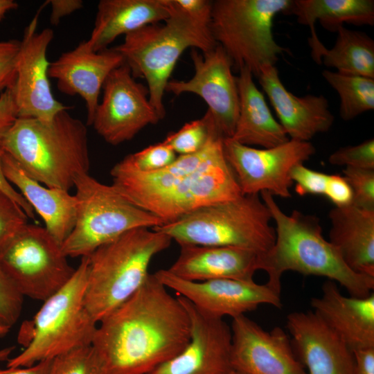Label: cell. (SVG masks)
Instances as JSON below:
<instances>
[{"mask_svg": "<svg viewBox=\"0 0 374 374\" xmlns=\"http://www.w3.org/2000/svg\"><path fill=\"white\" fill-rule=\"evenodd\" d=\"M291 0L213 1L210 30L217 44L239 71L247 67L258 76L261 67L275 65L287 49L274 38V19L285 14Z\"/></svg>", "mask_w": 374, "mask_h": 374, "instance_id": "9", "label": "cell"}, {"mask_svg": "<svg viewBox=\"0 0 374 374\" xmlns=\"http://www.w3.org/2000/svg\"><path fill=\"white\" fill-rule=\"evenodd\" d=\"M190 57L195 68L193 78L170 80L166 91L177 96L192 93L200 96L224 138H231L238 117L239 96L231 58L219 44L203 54L193 48Z\"/></svg>", "mask_w": 374, "mask_h": 374, "instance_id": "15", "label": "cell"}, {"mask_svg": "<svg viewBox=\"0 0 374 374\" xmlns=\"http://www.w3.org/2000/svg\"><path fill=\"white\" fill-rule=\"evenodd\" d=\"M174 10L199 24L210 27L213 1L167 0Z\"/></svg>", "mask_w": 374, "mask_h": 374, "instance_id": "40", "label": "cell"}, {"mask_svg": "<svg viewBox=\"0 0 374 374\" xmlns=\"http://www.w3.org/2000/svg\"><path fill=\"white\" fill-rule=\"evenodd\" d=\"M353 192L352 205L374 211V169L346 167L343 175Z\"/></svg>", "mask_w": 374, "mask_h": 374, "instance_id": "34", "label": "cell"}, {"mask_svg": "<svg viewBox=\"0 0 374 374\" xmlns=\"http://www.w3.org/2000/svg\"><path fill=\"white\" fill-rule=\"evenodd\" d=\"M329 175L310 169L300 163L290 172V177L296 183V191L300 195H324Z\"/></svg>", "mask_w": 374, "mask_h": 374, "instance_id": "38", "label": "cell"}, {"mask_svg": "<svg viewBox=\"0 0 374 374\" xmlns=\"http://www.w3.org/2000/svg\"><path fill=\"white\" fill-rule=\"evenodd\" d=\"M21 41H0V95L14 84Z\"/></svg>", "mask_w": 374, "mask_h": 374, "instance_id": "39", "label": "cell"}, {"mask_svg": "<svg viewBox=\"0 0 374 374\" xmlns=\"http://www.w3.org/2000/svg\"><path fill=\"white\" fill-rule=\"evenodd\" d=\"M287 328L307 374H355L353 352L313 311L289 314Z\"/></svg>", "mask_w": 374, "mask_h": 374, "instance_id": "20", "label": "cell"}, {"mask_svg": "<svg viewBox=\"0 0 374 374\" xmlns=\"http://www.w3.org/2000/svg\"><path fill=\"white\" fill-rule=\"evenodd\" d=\"M223 149L242 195L265 191L283 198L292 196V169L316 152L310 142L291 139L274 148H256L227 138Z\"/></svg>", "mask_w": 374, "mask_h": 374, "instance_id": "12", "label": "cell"}, {"mask_svg": "<svg viewBox=\"0 0 374 374\" xmlns=\"http://www.w3.org/2000/svg\"><path fill=\"white\" fill-rule=\"evenodd\" d=\"M257 77L290 139L310 142L331 128L335 116L323 95L293 94L281 82L275 65L262 66Z\"/></svg>", "mask_w": 374, "mask_h": 374, "instance_id": "21", "label": "cell"}, {"mask_svg": "<svg viewBox=\"0 0 374 374\" xmlns=\"http://www.w3.org/2000/svg\"><path fill=\"white\" fill-rule=\"evenodd\" d=\"M177 157V154L162 141L130 154L123 160L138 171L150 173L166 168Z\"/></svg>", "mask_w": 374, "mask_h": 374, "instance_id": "33", "label": "cell"}, {"mask_svg": "<svg viewBox=\"0 0 374 374\" xmlns=\"http://www.w3.org/2000/svg\"><path fill=\"white\" fill-rule=\"evenodd\" d=\"M24 297L0 266V326L10 329L20 317Z\"/></svg>", "mask_w": 374, "mask_h": 374, "instance_id": "36", "label": "cell"}, {"mask_svg": "<svg viewBox=\"0 0 374 374\" xmlns=\"http://www.w3.org/2000/svg\"><path fill=\"white\" fill-rule=\"evenodd\" d=\"M45 227L26 224L0 247V266L17 291L44 301L61 289L75 268Z\"/></svg>", "mask_w": 374, "mask_h": 374, "instance_id": "11", "label": "cell"}, {"mask_svg": "<svg viewBox=\"0 0 374 374\" xmlns=\"http://www.w3.org/2000/svg\"><path fill=\"white\" fill-rule=\"evenodd\" d=\"M47 3L51 6L50 21L56 26L60 19L73 12L80 10L83 6L81 0H51Z\"/></svg>", "mask_w": 374, "mask_h": 374, "instance_id": "43", "label": "cell"}, {"mask_svg": "<svg viewBox=\"0 0 374 374\" xmlns=\"http://www.w3.org/2000/svg\"><path fill=\"white\" fill-rule=\"evenodd\" d=\"M355 374H374V348L353 351Z\"/></svg>", "mask_w": 374, "mask_h": 374, "instance_id": "45", "label": "cell"}, {"mask_svg": "<svg viewBox=\"0 0 374 374\" xmlns=\"http://www.w3.org/2000/svg\"><path fill=\"white\" fill-rule=\"evenodd\" d=\"M170 16L165 0H101L87 41L93 51H103L118 36L165 21Z\"/></svg>", "mask_w": 374, "mask_h": 374, "instance_id": "26", "label": "cell"}, {"mask_svg": "<svg viewBox=\"0 0 374 374\" xmlns=\"http://www.w3.org/2000/svg\"><path fill=\"white\" fill-rule=\"evenodd\" d=\"M231 330L233 369L247 374H307L281 328L265 330L244 314L233 318Z\"/></svg>", "mask_w": 374, "mask_h": 374, "instance_id": "18", "label": "cell"}, {"mask_svg": "<svg viewBox=\"0 0 374 374\" xmlns=\"http://www.w3.org/2000/svg\"><path fill=\"white\" fill-rule=\"evenodd\" d=\"M329 242L354 271L374 277V211L352 204L329 213Z\"/></svg>", "mask_w": 374, "mask_h": 374, "instance_id": "25", "label": "cell"}, {"mask_svg": "<svg viewBox=\"0 0 374 374\" xmlns=\"http://www.w3.org/2000/svg\"><path fill=\"white\" fill-rule=\"evenodd\" d=\"M17 118L10 89L0 95V149L4 137Z\"/></svg>", "mask_w": 374, "mask_h": 374, "instance_id": "42", "label": "cell"}, {"mask_svg": "<svg viewBox=\"0 0 374 374\" xmlns=\"http://www.w3.org/2000/svg\"><path fill=\"white\" fill-rule=\"evenodd\" d=\"M51 374H105V371L103 362L91 345L53 358Z\"/></svg>", "mask_w": 374, "mask_h": 374, "instance_id": "32", "label": "cell"}, {"mask_svg": "<svg viewBox=\"0 0 374 374\" xmlns=\"http://www.w3.org/2000/svg\"><path fill=\"white\" fill-rule=\"evenodd\" d=\"M236 77L239 113L231 139L245 145L271 148L290 140L272 115L263 93L256 85L252 73L242 67Z\"/></svg>", "mask_w": 374, "mask_h": 374, "instance_id": "27", "label": "cell"}, {"mask_svg": "<svg viewBox=\"0 0 374 374\" xmlns=\"http://www.w3.org/2000/svg\"><path fill=\"white\" fill-rule=\"evenodd\" d=\"M172 239L151 228H136L97 248L87 257L84 305L98 323L133 295L149 275L152 258Z\"/></svg>", "mask_w": 374, "mask_h": 374, "instance_id": "5", "label": "cell"}, {"mask_svg": "<svg viewBox=\"0 0 374 374\" xmlns=\"http://www.w3.org/2000/svg\"><path fill=\"white\" fill-rule=\"evenodd\" d=\"M3 150L0 149V189L12 198L25 212L28 217L35 219V213L22 195L16 190L6 179L2 170L1 160Z\"/></svg>", "mask_w": 374, "mask_h": 374, "instance_id": "44", "label": "cell"}, {"mask_svg": "<svg viewBox=\"0 0 374 374\" xmlns=\"http://www.w3.org/2000/svg\"><path fill=\"white\" fill-rule=\"evenodd\" d=\"M14 350L15 346H8L0 349V362L8 361Z\"/></svg>", "mask_w": 374, "mask_h": 374, "instance_id": "48", "label": "cell"}, {"mask_svg": "<svg viewBox=\"0 0 374 374\" xmlns=\"http://www.w3.org/2000/svg\"><path fill=\"white\" fill-rule=\"evenodd\" d=\"M224 138L211 133L199 151L177 155L154 172L138 171L123 159L112 168V185L130 202L163 224L242 194L223 149Z\"/></svg>", "mask_w": 374, "mask_h": 374, "instance_id": "2", "label": "cell"}, {"mask_svg": "<svg viewBox=\"0 0 374 374\" xmlns=\"http://www.w3.org/2000/svg\"><path fill=\"white\" fill-rule=\"evenodd\" d=\"M87 266V257H82L71 279L21 325L18 341L24 349L7 361V367L29 366L91 345L98 323L84 302Z\"/></svg>", "mask_w": 374, "mask_h": 374, "instance_id": "6", "label": "cell"}, {"mask_svg": "<svg viewBox=\"0 0 374 374\" xmlns=\"http://www.w3.org/2000/svg\"><path fill=\"white\" fill-rule=\"evenodd\" d=\"M215 127H217L207 111L202 118L187 123L178 131L170 133L163 142L177 155L193 154L205 145Z\"/></svg>", "mask_w": 374, "mask_h": 374, "instance_id": "31", "label": "cell"}, {"mask_svg": "<svg viewBox=\"0 0 374 374\" xmlns=\"http://www.w3.org/2000/svg\"><path fill=\"white\" fill-rule=\"evenodd\" d=\"M103 89L91 125L107 143L127 141L161 120L150 103L148 88L134 80L126 64L110 73Z\"/></svg>", "mask_w": 374, "mask_h": 374, "instance_id": "13", "label": "cell"}, {"mask_svg": "<svg viewBox=\"0 0 374 374\" xmlns=\"http://www.w3.org/2000/svg\"><path fill=\"white\" fill-rule=\"evenodd\" d=\"M179 246V255L168 271L184 280H253L255 272L260 269V253L251 249L236 247Z\"/></svg>", "mask_w": 374, "mask_h": 374, "instance_id": "23", "label": "cell"}, {"mask_svg": "<svg viewBox=\"0 0 374 374\" xmlns=\"http://www.w3.org/2000/svg\"><path fill=\"white\" fill-rule=\"evenodd\" d=\"M40 10L41 8L24 31L18 55L16 79L10 89L17 118L48 122L70 107L57 101L51 89L50 62L46 53L54 33L51 28L37 32Z\"/></svg>", "mask_w": 374, "mask_h": 374, "instance_id": "14", "label": "cell"}, {"mask_svg": "<svg viewBox=\"0 0 374 374\" xmlns=\"http://www.w3.org/2000/svg\"><path fill=\"white\" fill-rule=\"evenodd\" d=\"M285 14H292L299 24L308 26L311 35L317 34L316 21L328 31L337 33L344 23L373 26L374 1L294 0Z\"/></svg>", "mask_w": 374, "mask_h": 374, "instance_id": "29", "label": "cell"}, {"mask_svg": "<svg viewBox=\"0 0 374 374\" xmlns=\"http://www.w3.org/2000/svg\"><path fill=\"white\" fill-rule=\"evenodd\" d=\"M271 219L259 194L241 195L152 229L179 245L236 247L262 253L275 242Z\"/></svg>", "mask_w": 374, "mask_h": 374, "instance_id": "8", "label": "cell"}, {"mask_svg": "<svg viewBox=\"0 0 374 374\" xmlns=\"http://www.w3.org/2000/svg\"><path fill=\"white\" fill-rule=\"evenodd\" d=\"M52 360L40 361L33 365L25 367H7L0 368V374H51Z\"/></svg>", "mask_w": 374, "mask_h": 374, "instance_id": "46", "label": "cell"}, {"mask_svg": "<svg viewBox=\"0 0 374 374\" xmlns=\"http://www.w3.org/2000/svg\"><path fill=\"white\" fill-rule=\"evenodd\" d=\"M168 5L170 16L163 24L145 26L125 35L113 48L121 54L135 78H144L149 100L161 119L166 116L163 102L166 87L177 62L188 48L206 53L215 48L209 26L195 23Z\"/></svg>", "mask_w": 374, "mask_h": 374, "instance_id": "7", "label": "cell"}, {"mask_svg": "<svg viewBox=\"0 0 374 374\" xmlns=\"http://www.w3.org/2000/svg\"><path fill=\"white\" fill-rule=\"evenodd\" d=\"M324 196L337 207L350 205L353 201L351 188L340 175H329Z\"/></svg>", "mask_w": 374, "mask_h": 374, "instance_id": "41", "label": "cell"}, {"mask_svg": "<svg viewBox=\"0 0 374 374\" xmlns=\"http://www.w3.org/2000/svg\"><path fill=\"white\" fill-rule=\"evenodd\" d=\"M73 187L77 199L75 222L61 246L66 257L88 256L128 231L163 224L127 200L112 184H103L89 173L78 175Z\"/></svg>", "mask_w": 374, "mask_h": 374, "instance_id": "10", "label": "cell"}, {"mask_svg": "<svg viewBox=\"0 0 374 374\" xmlns=\"http://www.w3.org/2000/svg\"><path fill=\"white\" fill-rule=\"evenodd\" d=\"M328 161L332 165L345 168L374 169V139L341 147L329 156Z\"/></svg>", "mask_w": 374, "mask_h": 374, "instance_id": "35", "label": "cell"}, {"mask_svg": "<svg viewBox=\"0 0 374 374\" xmlns=\"http://www.w3.org/2000/svg\"><path fill=\"white\" fill-rule=\"evenodd\" d=\"M1 149L28 177L50 188L69 191L89 169L87 127L68 110L48 122L17 118Z\"/></svg>", "mask_w": 374, "mask_h": 374, "instance_id": "4", "label": "cell"}, {"mask_svg": "<svg viewBox=\"0 0 374 374\" xmlns=\"http://www.w3.org/2000/svg\"><path fill=\"white\" fill-rule=\"evenodd\" d=\"M178 296L190 319L189 341L179 354L148 374H229L233 370L231 327L222 318L209 316Z\"/></svg>", "mask_w": 374, "mask_h": 374, "instance_id": "17", "label": "cell"}, {"mask_svg": "<svg viewBox=\"0 0 374 374\" xmlns=\"http://www.w3.org/2000/svg\"><path fill=\"white\" fill-rule=\"evenodd\" d=\"M229 374H247V373H243V372H241V371H236V370H234L233 369Z\"/></svg>", "mask_w": 374, "mask_h": 374, "instance_id": "50", "label": "cell"}, {"mask_svg": "<svg viewBox=\"0 0 374 374\" xmlns=\"http://www.w3.org/2000/svg\"><path fill=\"white\" fill-rule=\"evenodd\" d=\"M320 296L311 299L314 312L353 352L374 348V294L366 297L346 296L337 283L328 280Z\"/></svg>", "mask_w": 374, "mask_h": 374, "instance_id": "22", "label": "cell"}, {"mask_svg": "<svg viewBox=\"0 0 374 374\" xmlns=\"http://www.w3.org/2000/svg\"><path fill=\"white\" fill-rule=\"evenodd\" d=\"M190 323L179 296L150 274L97 325L91 346L105 374H148L187 345Z\"/></svg>", "mask_w": 374, "mask_h": 374, "instance_id": "1", "label": "cell"}, {"mask_svg": "<svg viewBox=\"0 0 374 374\" xmlns=\"http://www.w3.org/2000/svg\"><path fill=\"white\" fill-rule=\"evenodd\" d=\"M18 4L13 0H0V20L5 15L14 9H16Z\"/></svg>", "mask_w": 374, "mask_h": 374, "instance_id": "47", "label": "cell"}, {"mask_svg": "<svg viewBox=\"0 0 374 374\" xmlns=\"http://www.w3.org/2000/svg\"><path fill=\"white\" fill-rule=\"evenodd\" d=\"M321 75L340 98L339 114L344 121L374 109V78L328 69Z\"/></svg>", "mask_w": 374, "mask_h": 374, "instance_id": "30", "label": "cell"}, {"mask_svg": "<svg viewBox=\"0 0 374 374\" xmlns=\"http://www.w3.org/2000/svg\"><path fill=\"white\" fill-rule=\"evenodd\" d=\"M124 63L121 54L114 48L94 51L87 41H84L50 62L48 77L56 80L61 92L78 95L84 100L87 125H91L105 81L113 70Z\"/></svg>", "mask_w": 374, "mask_h": 374, "instance_id": "19", "label": "cell"}, {"mask_svg": "<svg viewBox=\"0 0 374 374\" xmlns=\"http://www.w3.org/2000/svg\"><path fill=\"white\" fill-rule=\"evenodd\" d=\"M155 276L168 288L186 299L205 314L217 318L244 315L259 305L282 307L280 294L267 283L254 280L215 279L201 282L181 279L168 269H159Z\"/></svg>", "mask_w": 374, "mask_h": 374, "instance_id": "16", "label": "cell"}, {"mask_svg": "<svg viewBox=\"0 0 374 374\" xmlns=\"http://www.w3.org/2000/svg\"><path fill=\"white\" fill-rule=\"evenodd\" d=\"M333 47L327 49L319 39L309 44L314 61L337 72L374 78V41L364 32L344 26L337 31Z\"/></svg>", "mask_w": 374, "mask_h": 374, "instance_id": "28", "label": "cell"}, {"mask_svg": "<svg viewBox=\"0 0 374 374\" xmlns=\"http://www.w3.org/2000/svg\"><path fill=\"white\" fill-rule=\"evenodd\" d=\"M260 197L276 224L272 247L260 254V269L268 274L267 284L280 294L283 273L293 271L323 276L339 283L351 296L366 297L373 293L374 277L358 274L343 260L338 250L323 235L319 219L294 210L285 213L268 192Z\"/></svg>", "mask_w": 374, "mask_h": 374, "instance_id": "3", "label": "cell"}, {"mask_svg": "<svg viewBox=\"0 0 374 374\" xmlns=\"http://www.w3.org/2000/svg\"><path fill=\"white\" fill-rule=\"evenodd\" d=\"M24 210L0 189V247L28 224Z\"/></svg>", "mask_w": 374, "mask_h": 374, "instance_id": "37", "label": "cell"}, {"mask_svg": "<svg viewBox=\"0 0 374 374\" xmlns=\"http://www.w3.org/2000/svg\"><path fill=\"white\" fill-rule=\"evenodd\" d=\"M2 170L6 179L44 220L45 229L61 246L73 229L77 199L69 191L47 187L28 177L16 161L3 151Z\"/></svg>", "mask_w": 374, "mask_h": 374, "instance_id": "24", "label": "cell"}, {"mask_svg": "<svg viewBox=\"0 0 374 374\" xmlns=\"http://www.w3.org/2000/svg\"><path fill=\"white\" fill-rule=\"evenodd\" d=\"M9 329L0 326V337H3L9 332Z\"/></svg>", "mask_w": 374, "mask_h": 374, "instance_id": "49", "label": "cell"}]
</instances>
